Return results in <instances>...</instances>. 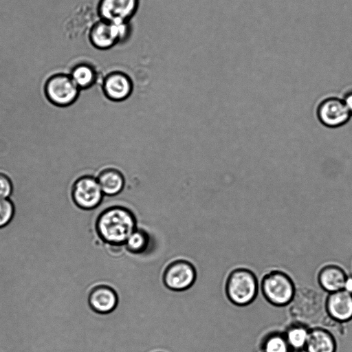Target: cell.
I'll list each match as a JSON object with an SVG mask.
<instances>
[{
  "mask_svg": "<svg viewBox=\"0 0 352 352\" xmlns=\"http://www.w3.org/2000/svg\"><path fill=\"white\" fill-rule=\"evenodd\" d=\"M138 3V0H100L98 12L101 20L126 23L135 14Z\"/></svg>",
  "mask_w": 352,
  "mask_h": 352,
  "instance_id": "obj_9",
  "label": "cell"
},
{
  "mask_svg": "<svg viewBox=\"0 0 352 352\" xmlns=\"http://www.w3.org/2000/svg\"><path fill=\"white\" fill-rule=\"evenodd\" d=\"M69 74L80 91L89 89L97 80L96 69L87 63L76 64L72 67Z\"/></svg>",
  "mask_w": 352,
  "mask_h": 352,
  "instance_id": "obj_18",
  "label": "cell"
},
{
  "mask_svg": "<svg viewBox=\"0 0 352 352\" xmlns=\"http://www.w3.org/2000/svg\"><path fill=\"white\" fill-rule=\"evenodd\" d=\"M337 342L333 334L323 327L310 329L305 352H336Z\"/></svg>",
  "mask_w": 352,
  "mask_h": 352,
  "instance_id": "obj_15",
  "label": "cell"
},
{
  "mask_svg": "<svg viewBox=\"0 0 352 352\" xmlns=\"http://www.w3.org/2000/svg\"><path fill=\"white\" fill-rule=\"evenodd\" d=\"M151 236L144 229L138 227L127 239L124 246L126 250L133 254H141L149 247Z\"/></svg>",
  "mask_w": 352,
  "mask_h": 352,
  "instance_id": "obj_20",
  "label": "cell"
},
{
  "mask_svg": "<svg viewBox=\"0 0 352 352\" xmlns=\"http://www.w3.org/2000/svg\"><path fill=\"white\" fill-rule=\"evenodd\" d=\"M134 212L122 205L110 206L96 216L95 230L99 238L109 245H123L137 229Z\"/></svg>",
  "mask_w": 352,
  "mask_h": 352,
  "instance_id": "obj_1",
  "label": "cell"
},
{
  "mask_svg": "<svg viewBox=\"0 0 352 352\" xmlns=\"http://www.w3.org/2000/svg\"><path fill=\"white\" fill-rule=\"evenodd\" d=\"M260 352H292L283 331H272L265 333L259 343Z\"/></svg>",
  "mask_w": 352,
  "mask_h": 352,
  "instance_id": "obj_19",
  "label": "cell"
},
{
  "mask_svg": "<svg viewBox=\"0 0 352 352\" xmlns=\"http://www.w3.org/2000/svg\"><path fill=\"white\" fill-rule=\"evenodd\" d=\"M342 101L352 116V90L345 94Z\"/></svg>",
  "mask_w": 352,
  "mask_h": 352,
  "instance_id": "obj_23",
  "label": "cell"
},
{
  "mask_svg": "<svg viewBox=\"0 0 352 352\" xmlns=\"http://www.w3.org/2000/svg\"><path fill=\"white\" fill-rule=\"evenodd\" d=\"M13 193V184L6 174L0 173V199H10Z\"/></svg>",
  "mask_w": 352,
  "mask_h": 352,
  "instance_id": "obj_22",
  "label": "cell"
},
{
  "mask_svg": "<svg viewBox=\"0 0 352 352\" xmlns=\"http://www.w3.org/2000/svg\"><path fill=\"white\" fill-rule=\"evenodd\" d=\"M343 289L352 294V274L346 275Z\"/></svg>",
  "mask_w": 352,
  "mask_h": 352,
  "instance_id": "obj_24",
  "label": "cell"
},
{
  "mask_svg": "<svg viewBox=\"0 0 352 352\" xmlns=\"http://www.w3.org/2000/svg\"><path fill=\"white\" fill-rule=\"evenodd\" d=\"M45 93L52 103L65 107L73 104L78 99L81 91L69 73L60 72L51 75L47 79Z\"/></svg>",
  "mask_w": 352,
  "mask_h": 352,
  "instance_id": "obj_5",
  "label": "cell"
},
{
  "mask_svg": "<svg viewBox=\"0 0 352 352\" xmlns=\"http://www.w3.org/2000/svg\"><path fill=\"white\" fill-rule=\"evenodd\" d=\"M197 271L194 265L186 259L171 261L165 267L162 281L166 287L173 291H184L195 282Z\"/></svg>",
  "mask_w": 352,
  "mask_h": 352,
  "instance_id": "obj_8",
  "label": "cell"
},
{
  "mask_svg": "<svg viewBox=\"0 0 352 352\" xmlns=\"http://www.w3.org/2000/svg\"><path fill=\"white\" fill-rule=\"evenodd\" d=\"M325 308L328 316L336 323L351 320L352 294L344 289L328 294L325 298Z\"/></svg>",
  "mask_w": 352,
  "mask_h": 352,
  "instance_id": "obj_11",
  "label": "cell"
},
{
  "mask_svg": "<svg viewBox=\"0 0 352 352\" xmlns=\"http://www.w3.org/2000/svg\"><path fill=\"white\" fill-rule=\"evenodd\" d=\"M156 352H162V351H156Z\"/></svg>",
  "mask_w": 352,
  "mask_h": 352,
  "instance_id": "obj_25",
  "label": "cell"
},
{
  "mask_svg": "<svg viewBox=\"0 0 352 352\" xmlns=\"http://www.w3.org/2000/svg\"><path fill=\"white\" fill-rule=\"evenodd\" d=\"M88 303L91 309L100 314L113 311L118 304V296L111 287L100 284L93 287L88 295Z\"/></svg>",
  "mask_w": 352,
  "mask_h": 352,
  "instance_id": "obj_13",
  "label": "cell"
},
{
  "mask_svg": "<svg viewBox=\"0 0 352 352\" xmlns=\"http://www.w3.org/2000/svg\"><path fill=\"white\" fill-rule=\"evenodd\" d=\"M346 275L340 266L327 264L318 271L317 280L320 287L330 294L343 289Z\"/></svg>",
  "mask_w": 352,
  "mask_h": 352,
  "instance_id": "obj_14",
  "label": "cell"
},
{
  "mask_svg": "<svg viewBox=\"0 0 352 352\" xmlns=\"http://www.w3.org/2000/svg\"><path fill=\"white\" fill-rule=\"evenodd\" d=\"M289 313L293 321L308 326L309 328L324 325L328 317L325 308V298L312 287H300L288 305Z\"/></svg>",
  "mask_w": 352,
  "mask_h": 352,
  "instance_id": "obj_2",
  "label": "cell"
},
{
  "mask_svg": "<svg viewBox=\"0 0 352 352\" xmlns=\"http://www.w3.org/2000/svg\"><path fill=\"white\" fill-rule=\"evenodd\" d=\"M104 195L113 197L120 194L125 186L122 173L115 168H106L96 177Z\"/></svg>",
  "mask_w": 352,
  "mask_h": 352,
  "instance_id": "obj_16",
  "label": "cell"
},
{
  "mask_svg": "<svg viewBox=\"0 0 352 352\" xmlns=\"http://www.w3.org/2000/svg\"><path fill=\"white\" fill-rule=\"evenodd\" d=\"M15 206L10 199H0V229L8 226L14 220Z\"/></svg>",
  "mask_w": 352,
  "mask_h": 352,
  "instance_id": "obj_21",
  "label": "cell"
},
{
  "mask_svg": "<svg viewBox=\"0 0 352 352\" xmlns=\"http://www.w3.org/2000/svg\"><path fill=\"white\" fill-rule=\"evenodd\" d=\"M320 122L329 127H338L349 121L351 114L342 100L328 98L322 102L318 109Z\"/></svg>",
  "mask_w": 352,
  "mask_h": 352,
  "instance_id": "obj_12",
  "label": "cell"
},
{
  "mask_svg": "<svg viewBox=\"0 0 352 352\" xmlns=\"http://www.w3.org/2000/svg\"><path fill=\"white\" fill-rule=\"evenodd\" d=\"M129 30V22L111 23L100 20L91 28L89 38L97 49L107 50L126 40Z\"/></svg>",
  "mask_w": 352,
  "mask_h": 352,
  "instance_id": "obj_7",
  "label": "cell"
},
{
  "mask_svg": "<svg viewBox=\"0 0 352 352\" xmlns=\"http://www.w3.org/2000/svg\"><path fill=\"white\" fill-rule=\"evenodd\" d=\"M260 285L256 274L250 269L237 267L228 274L224 292L228 301L237 307H245L256 298Z\"/></svg>",
  "mask_w": 352,
  "mask_h": 352,
  "instance_id": "obj_3",
  "label": "cell"
},
{
  "mask_svg": "<svg viewBox=\"0 0 352 352\" xmlns=\"http://www.w3.org/2000/svg\"><path fill=\"white\" fill-rule=\"evenodd\" d=\"M102 89L109 100L122 102L132 94L133 85L131 78L124 72L115 71L109 73L103 79Z\"/></svg>",
  "mask_w": 352,
  "mask_h": 352,
  "instance_id": "obj_10",
  "label": "cell"
},
{
  "mask_svg": "<svg viewBox=\"0 0 352 352\" xmlns=\"http://www.w3.org/2000/svg\"><path fill=\"white\" fill-rule=\"evenodd\" d=\"M259 285L265 300L277 307L288 306L297 289L291 276L279 270H273L264 274Z\"/></svg>",
  "mask_w": 352,
  "mask_h": 352,
  "instance_id": "obj_4",
  "label": "cell"
},
{
  "mask_svg": "<svg viewBox=\"0 0 352 352\" xmlns=\"http://www.w3.org/2000/svg\"><path fill=\"white\" fill-rule=\"evenodd\" d=\"M104 196L96 177L91 175L80 176L72 185V200L81 210H96L101 204Z\"/></svg>",
  "mask_w": 352,
  "mask_h": 352,
  "instance_id": "obj_6",
  "label": "cell"
},
{
  "mask_svg": "<svg viewBox=\"0 0 352 352\" xmlns=\"http://www.w3.org/2000/svg\"><path fill=\"white\" fill-rule=\"evenodd\" d=\"M310 329L308 326L293 321L283 331L292 352H302L307 342Z\"/></svg>",
  "mask_w": 352,
  "mask_h": 352,
  "instance_id": "obj_17",
  "label": "cell"
}]
</instances>
